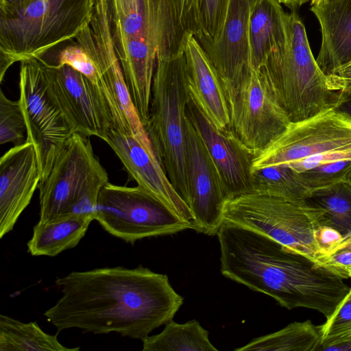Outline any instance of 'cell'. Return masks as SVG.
I'll return each instance as SVG.
<instances>
[{
  "instance_id": "obj_32",
  "label": "cell",
  "mask_w": 351,
  "mask_h": 351,
  "mask_svg": "<svg viewBox=\"0 0 351 351\" xmlns=\"http://www.w3.org/2000/svg\"><path fill=\"white\" fill-rule=\"evenodd\" d=\"M56 60L52 65L57 66L68 65L101 88L99 76L94 62L80 45H69L64 47L58 53Z\"/></svg>"
},
{
  "instance_id": "obj_28",
  "label": "cell",
  "mask_w": 351,
  "mask_h": 351,
  "mask_svg": "<svg viewBox=\"0 0 351 351\" xmlns=\"http://www.w3.org/2000/svg\"><path fill=\"white\" fill-rule=\"evenodd\" d=\"M285 164L300 174L311 191L344 179L351 167V152L319 154Z\"/></svg>"
},
{
  "instance_id": "obj_9",
  "label": "cell",
  "mask_w": 351,
  "mask_h": 351,
  "mask_svg": "<svg viewBox=\"0 0 351 351\" xmlns=\"http://www.w3.org/2000/svg\"><path fill=\"white\" fill-rule=\"evenodd\" d=\"M90 56L108 102L113 129L151 143L128 92L114 40L110 0H95L92 19L75 38Z\"/></svg>"
},
{
  "instance_id": "obj_39",
  "label": "cell",
  "mask_w": 351,
  "mask_h": 351,
  "mask_svg": "<svg viewBox=\"0 0 351 351\" xmlns=\"http://www.w3.org/2000/svg\"><path fill=\"white\" fill-rule=\"evenodd\" d=\"M278 1L285 5L287 8L291 9V11H296V10L301 6L300 0H278Z\"/></svg>"
},
{
  "instance_id": "obj_27",
  "label": "cell",
  "mask_w": 351,
  "mask_h": 351,
  "mask_svg": "<svg viewBox=\"0 0 351 351\" xmlns=\"http://www.w3.org/2000/svg\"><path fill=\"white\" fill-rule=\"evenodd\" d=\"M322 340L321 326L311 320L295 322L275 332L252 339L237 351H317Z\"/></svg>"
},
{
  "instance_id": "obj_7",
  "label": "cell",
  "mask_w": 351,
  "mask_h": 351,
  "mask_svg": "<svg viewBox=\"0 0 351 351\" xmlns=\"http://www.w3.org/2000/svg\"><path fill=\"white\" fill-rule=\"evenodd\" d=\"M223 221L264 234L282 245L320 261L315 227L304 207L254 186L225 198Z\"/></svg>"
},
{
  "instance_id": "obj_40",
  "label": "cell",
  "mask_w": 351,
  "mask_h": 351,
  "mask_svg": "<svg viewBox=\"0 0 351 351\" xmlns=\"http://www.w3.org/2000/svg\"><path fill=\"white\" fill-rule=\"evenodd\" d=\"M345 179L351 184V167L347 173Z\"/></svg>"
},
{
  "instance_id": "obj_2",
  "label": "cell",
  "mask_w": 351,
  "mask_h": 351,
  "mask_svg": "<svg viewBox=\"0 0 351 351\" xmlns=\"http://www.w3.org/2000/svg\"><path fill=\"white\" fill-rule=\"evenodd\" d=\"M217 236L222 275L289 310L311 308L328 319L349 291L339 273L264 234L223 221Z\"/></svg>"
},
{
  "instance_id": "obj_10",
  "label": "cell",
  "mask_w": 351,
  "mask_h": 351,
  "mask_svg": "<svg viewBox=\"0 0 351 351\" xmlns=\"http://www.w3.org/2000/svg\"><path fill=\"white\" fill-rule=\"evenodd\" d=\"M226 91L230 129L254 156L289 125L291 121L263 67L249 68Z\"/></svg>"
},
{
  "instance_id": "obj_12",
  "label": "cell",
  "mask_w": 351,
  "mask_h": 351,
  "mask_svg": "<svg viewBox=\"0 0 351 351\" xmlns=\"http://www.w3.org/2000/svg\"><path fill=\"white\" fill-rule=\"evenodd\" d=\"M351 152V117L335 108L298 122L254 156L252 173L308 157Z\"/></svg>"
},
{
  "instance_id": "obj_16",
  "label": "cell",
  "mask_w": 351,
  "mask_h": 351,
  "mask_svg": "<svg viewBox=\"0 0 351 351\" xmlns=\"http://www.w3.org/2000/svg\"><path fill=\"white\" fill-rule=\"evenodd\" d=\"M141 11L144 39L157 58L182 54L188 38L201 33L197 0H141Z\"/></svg>"
},
{
  "instance_id": "obj_14",
  "label": "cell",
  "mask_w": 351,
  "mask_h": 351,
  "mask_svg": "<svg viewBox=\"0 0 351 351\" xmlns=\"http://www.w3.org/2000/svg\"><path fill=\"white\" fill-rule=\"evenodd\" d=\"M187 169L195 230L217 235L223 223L225 193L216 165L198 131L186 114Z\"/></svg>"
},
{
  "instance_id": "obj_19",
  "label": "cell",
  "mask_w": 351,
  "mask_h": 351,
  "mask_svg": "<svg viewBox=\"0 0 351 351\" xmlns=\"http://www.w3.org/2000/svg\"><path fill=\"white\" fill-rule=\"evenodd\" d=\"M256 0H230L223 29L215 41L197 40L218 71L225 89L250 68V21Z\"/></svg>"
},
{
  "instance_id": "obj_17",
  "label": "cell",
  "mask_w": 351,
  "mask_h": 351,
  "mask_svg": "<svg viewBox=\"0 0 351 351\" xmlns=\"http://www.w3.org/2000/svg\"><path fill=\"white\" fill-rule=\"evenodd\" d=\"M186 114L198 130L216 165L225 198L250 190L254 186L252 164L254 155L230 129L217 128L190 97Z\"/></svg>"
},
{
  "instance_id": "obj_11",
  "label": "cell",
  "mask_w": 351,
  "mask_h": 351,
  "mask_svg": "<svg viewBox=\"0 0 351 351\" xmlns=\"http://www.w3.org/2000/svg\"><path fill=\"white\" fill-rule=\"evenodd\" d=\"M38 59L46 95L70 127L76 133L104 141L113 122L102 89L68 65L57 66Z\"/></svg>"
},
{
  "instance_id": "obj_15",
  "label": "cell",
  "mask_w": 351,
  "mask_h": 351,
  "mask_svg": "<svg viewBox=\"0 0 351 351\" xmlns=\"http://www.w3.org/2000/svg\"><path fill=\"white\" fill-rule=\"evenodd\" d=\"M104 141L119 158L129 176L182 220L194 226L193 212L173 187L151 143L130 133L111 129Z\"/></svg>"
},
{
  "instance_id": "obj_22",
  "label": "cell",
  "mask_w": 351,
  "mask_h": 351,
  "mask_svg": "<svg viewBox=\"0 0 351 351\" xmlns=\"http://www.w3.org/2000/svg\"><path fill=\"white\" fill-rule=\"evenodd\" d=\"M278 0H256L250 21V66L258 69L287 45L285 14Z\"/></svg>"
},
{
  "instance_id": "obj_20",
  "label": "cell",
  "mask_w": 351,
  "mask_h": 351,
  "mask_svg": "<svg viewBox=\"0 0 351 351\" xmlns=\"http://www.w3.org/2000/svg\"><path fill=\"white\" fill-rule=\"evenodd\" d=\"M184 52L191 99L217 128L230 129V108L223 82L195 36L188 38Z\"/></svg>"
},
{
  "instance_id": "obj_6",
  "label": "cell",
  "mask_w": 351,
  "mask_h": 351,
  "mask_svg": "<svg viewBox=\"0 0 351 351\" xmlns=\"http://www.w3.org/2000/svg\"><path fill=\"white\" fill-rule=\"evenodd\" d=\"M108 175L89 137L74 133L38 188L40 217L45 223L67 216L93 213Z\"/></svg>"
},
{
  "instance_id": "obj_36",
  "label": "cell",
  "mask_w": 351,
  "mask_h": 351,
  "mask_svg": "<svg viewBox=\"0 0 351 351\" xmlns=\"http://www.w3.org/2000/svg\"><path fill=\"white\" fill-rule=\"evenodd\" d=\"M330 89L351 93V60L327 75Z\"/></svg>"
},
{
  "instance_id": "obj_21",
  "label": "cell",
  "mask_w": 351,
  "mask_h": 351,
  "mask_svg": "<svg viewBox=\"0 0 351 351\" xmlns=\"http://www.w3.org/2000/svg\"><path fill=\"white\" fill-rule=\"evenodd\" d=\"M311 10L322 32L316 62L327 76L351 60V0H324Z\"/></svg>"
},
{
  "instance_id": "obj_34",
  "label": "cell",
  "mask_w": 351,
  "mask_h": 351,
  "mask_svg": "<svg viewBox=\"0 0 351 351\" xmlns=\"http://www.w3.org/2000/svg\"><path fill=\"white\" fill-rule=\"evenodd\" d=\"M314 239L321 260L332 254L343 241L344 238L335 229L322 226L314 230Z\"/></svg>"
},
{
  "instance_id": "obj_30",
  "label": "cell",
  "mask_w": 351,
  "mask_h": 351,
  "mask_svg": "<svg viewBox=\"0 0 351 351\" xmlns=\"http://www.w3.org/2000/svg\"><path fill=\"white\" fill-rule=\"evenodd\" d=\"M26 139V123L19 100L10 99L1 90L0 144L12 143L16 146L24 143Z\"/></svg>"
},
{
  "instance_id": "obj_18",
  "label": "cell",
  "mask_w": 351,
  "mask_h": 351,
  "mask_svg": "<svg viewBox=\"0 0 351 351\" xmlns=\"http://www.w3.org/2000/svg\"><path fill=\"white\" fill-rule=\"evenodd\" d=\"M34 143L27 141L8 150L0 159V238L12 230L29 204L40 181Z\"/></svg>"
},
{
  "instance_id": "obj_13",
  "label": "cell",
  "mask_w": 351,
  "mask_h": 351,
  "mask_svg": "<svg viewBox=\"0 0 351 351\" xmlns=\"http://www.w3.org/2000/svg\"><path fill=\"white\" fill-rule=\"evenodd\" d=\"M19 88V101L27 128L26 140L35 146L41 181L75 132L46 95L39 59L20 62Z\"/></svg>"
},
{
  "instance_id": "obj_42",
  "label": "cell",
  "mask_w": 351,
  "mask_h": 351,
  "mask_svg": "<svg viewBox=\"0 0 351 351\" xmlns=\"http://www.w3.org/2000/svg\"><path fill=\"white\" fill-rule=\"evenodd\" d=\"M310 0H300V5H302L305 3L309 1Z\"/></svg>"
},
{
  "instance_id": "obj_3",
  "label": "cell",
  "mask_w": 351,
  "mask_h": 351,
  "mask_svg": "<svg viewBox=\"0 0 351 351\" xmlns=\"http://www.w3.org/2000/svg\"><path fill=\"white\" fill-rule=\"evenodd\" d=\"M95 0H26L1 14L0 82L16 62L44 57L91 21Z\"/></svg>"
},
{
  "instance_id": "obj_41",
  "label": "cell",
  "mask_w": 351,
  "mask_h": 351,
  "mask_svg": "<svg viewBox=\"0 0 351 351\" xmlns=\"http://www.w3.org/2000/svg\"><path fill=\"white\" fill-rule=\"evenodd\" d=\"M324 1V0H310L311 5L312 6V5H318Z\"/></svg>"
},
{
  "instance_id": "obj_24",
  "label": "cell",
  "mask_w": 351,
  "mask_h": 351,
  "mask_svg": "<svg viewBox=\"0 0 351 351\" xmlns=\"http://www.w3.org/2000/svg\"><path fill=\"white\" fill-rule=\"evenodd\" d=\"M93 213L75 214L53 221L38 222L27 241V251L32 256H55L75 247L95 220Z\"/></svg>"
},
{
  "instance_id": "obj_5",
  "label": "cell",
  "mask_w": 351,
  "mask_h": 351,
  "mask_svg": "<svg viewBox=\"0 0 351 351\" xmlns=\"http://www.w3.org/2000/svg\"><path fill=\"white\" fill-rule=\"evenodd\" d=\"M285 23L287 45L273 52L262 67L291 122H298L335 108L339 91L330 89L296 11L286 12Z\"/></svg>"
},
{
  "instance_id": "obj_29",
  "label": "cell",
  "mask_w": 351,
  "mask_h": 351,
  "mask_svg": "<svg viewBox=\"0 0 351 351\" xmlns=\"http://www.w3.org/2000/svg\"><path fill=\"white\" fill-rule=\"evenodd\" d=\"M252 175L254 186L298 204L302 205L311 192L300 174L285 163L263 168Z\"/></svg>"
},
{
  "instance_id": "obj_38",
  "label": "cell",
  "mask_w": 351,
  "mask_h": 351,
  "mask_svg": "<svg viewBox=\"0 0 351 351\" xmlns=\"http://www.w3.org/2000/svg\"><path fill=\"white\" fill-rule=\"evenodd\" d=\"M351 117V93L339 91V99L335 108Z\"/></svg>"
},
{
  "instance_id": "obj_8",
  "label": "cell",
  "mask_w": 351,
  "mask_h": 351,
  "mask_svg": "<svg viewBox=\"0 0 351 351\" xmlns=\"http://www.w3.org/2000/svg\"><path fill=\"white\" fill-rule=\"evenodd\" d=\"M94 219L110 234L126 243L175 234L194 226L178 217L138 186L110 182L101 189Z\"/></svg>"
},
{
  "instance_id": "obj_4",
  "label": "cell",
  "mask_w": 351,
  "mask_h": 351,
  "mask_svg": "<svg viewBox=\"0 0 351 351\" xmlns=\"http://www.w3.org/2000/svg\"><path fill=\"white\" fill-rule=\"evenodd\" d=\"M187 66L184 52L156 59L149 118L144 125L154 151L175 189L189 206L191 195L186 138Z\"/></svg>"
},
{
  "instance_id": "obj_1",
  "label": "cell",
  "mask_w": 351,
  "mask_h": 351,
  "mask_svg": "<svg viewBox=\"0 0 351 351\" xmlns=\"http://www.w3.org/2000/svg\"><path fill=\"white\" fill-rule=\"evenodd\" d=\"M55 283L62 295L43 315L58 332L77 328L143 340L172 320L184 302L167 275L142 265L72 271Z\"/></svg>"
},
{
  "instance_id": "obj_35",
  "label": "cell",
  "mask_w": 351,
  "mask_h": 351,
  "mask_svg": "<svg viewBox=\"0 0 351 351\" xmlns=\"http://www.w3.org/2000/svg\"><path fill=\"white\" fill-rule=\"evenodd\" d=\"M321 262L348 278V270L351 267V235L346 238L332 254L323 258Z\"/></svg>"
},
{
  "instance_id": "obj_23",
  "label": "cell",
  "mask_w": 351,
  "mask_h": 351,
  "mask_svg": "<svg viewBox=\"0 0 351 351\" xmlns=\"http://www.w3.org/2000/svg\"><path fill=\"white\" fill-rule=\"evenodd\" d=\"M315 228L326 226L341 233L344 239L351 235V184L345 178L312 190L302 204Z\"/></svg>"
},
{
  "instance_id": "obj_25",
  "label": "cell",
  "mask_w": 351,
  "mask_h": 351,
  "mask_svg": "<svg viewBox=\"0 0 351 351\" xmlns=\"http://www.w3.org/2000/svg\"><path fill=\"white\" fill-rule=\"evenodd\" d=\"M62 345L56 335L44 332L35 322L0 315V351H77Z\"/></svg>"
},
{
  "instance_id": "obj_43",
  "label": "cell",
  "mask_w": 351,
  "mask_h": 351,
  "mask_svg": "<svg viewBox=\"0 0 351 351\" xmlns=\"http://www.w3.org/2000/svg\"><path fill=\"white\" fill-rule=\"evenodd\" d=\"M348 278H351V267L348 270Z\"/></svg>"
},
{
  "instance_id": "obj_37",
  "label": "cell",
  "mask_w": 351,
  "mask_h": 351,
  "mask_svg": "<svg viewBox=\"0 0 351 351\" xmlns=\"http://www.w3.org/2000/svg\"><path fill=\"white\" fill-rule=\"evenodd\" d=\"M317 351H351V333L323 339Z\"/></svg>"
},
{
  "instance_id": "obj_31",
  "label": "cell",
  "mask_w": 351,
  "mask_h": 351,
  "mask_svg": "<svg viewBox=\"0 0 351 351\" xmlns=\"http://www.w3.org/2000/svg\"><path fill=\"white\" fill-rule=\"evenodd\" d=\"M230 0H197L201 33L197 40L215 41L226 18Z\"/></svg>"
},
{
  "instance_id": "obj_26",
  "label": "cell",
  "mask_w": 351,
  "mask_h": 351,
  "mask_svg": "<svg viewBox=\"0 0 351 351\" xmlns=\"http://www.w3.org/2000/svg\"><path fill=\"white\" fill-rule=\"evenodd\" d=\"M143 351H217L208 337V332L199 322L192 319L178 324L173 319L163 330L142 340Z\"/></svg>"
},
{
  "instance_id": "obj_33",
  "label": "cell",
  "mask_w": 351,
  "mask_h": 351,
  "mask_svg": "<svg viewBox=\"0 0 351 351\" xmlns=\"http://www.w3.org/2000/svg\"><path fill=\"white\" fill-rule=\"evenodd\" d=\"M323 339L351 333V288L334 314L321 325Z\"/></svg>"
}]
</instances>
